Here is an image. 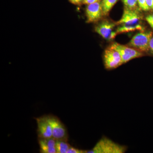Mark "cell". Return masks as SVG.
<instances>
[{
  "instance_id": "cell-1",
  "label": "cell",
  "mask_w": 153,
  "mask_h": 153,
  "mask_svg": "<svg viewBox=\"0 0 153 153\" xmlns=\"http://www.w3.org/2000/svg\"><path fill=\"white\" fill-rule=\"evenodd\" d=\"M127 147L119 144L111 140L103 137L97 143L94 147L87 151L89 153H123L126 152Z\"/></svg>"
},
{
  "instance_id": "cell-2",
  "label": "cell",
  "mask_w": 153,
  "mask_h": 153,
  "mask_svg": "<svg viewBox=\"0 0 153 153\" xmlns=\"http://www.w3.org/2000/svg\"><path fill=\"white\" fill-rule=\"evenodd\" d=\"M47 117L52 127V137L56 140L68 141V135L67 128L60 119L52 114L48 115Z\"/></svg>"
},
{
  "instance_id": "cell-3",
  "label": "cell",
  "mask_w": 153,
  "mask_h": 153,
  "mask_svg": "<svg viewBox=\"0 0 153 153\" xmlns=\"http://www.w3.org/2000/svg\"><path fill=\"white\" fill-rule=\"evenodd\" d=\"M152 36V32L137 33L133 37L128 46L142 52H147L150 49V41Z\"/></svg>"
},
{
  "instance_id": "cell-4",
  "label": "cell",
  "mask_w": 153,
  "mask_h": 153,
  "mask_svg": "<svg viewBox=\"0 0 153 153\" xmlns=\"http://www.w3.org/2000/svg\"><path fill=\"white\" fill-rule=\"evenodd\" d=\"M110 47L115 49L120 53L123 64L134 58L141 57L144 55L143 53L139 50L128 46L127 47L121 45L116 42L113 43Z\"/></svg>"
},
{
  "instance_id": "cell-5",
  "label": "cell",
  "mask_w": 153,
  "mask_h": 153,
  "mask_svg": "<svg viewBox=\"0 0 153 153\" xmlns=\"http://www.w3.org/2000/svg\"><path fill=\"white\" fill-rule=\"evenodd\" d=\"M103 61L105 67L108 70L117 68L123 64L120 53L110 46L105 50Z\"/></svg>"
},
{
  "instance_id": "cell-6",
  "label": "cell",
  "mask_w": 153,
  "mask_h": 153,
  "mask_svg": "<svg viewBox=\"0 0 153 153\" xmlns=\"http://www.w3.org/2000/svg\"><path fill=\"white\" fill-rule=\"evenodd\" d=\"M139 8L131 9L125 7L123 15L120 21L116 22V25L134 26L140 25L141 16Z\"/></svg>"
},
{
  "instance_id": "cell-7",
  "label": "cell",
  "mask_w": 153,
  "mask_h": 153,
  "mask_svg": "<svg viewBox=\"0 0 153 153\" xmlns=\"http://www.w3.org/2000/svg\"><path fill=\"white\" fill-rule=\"evenodd\" d=\"M116 25V23L103 20L95 26L94 30L104 39L112 40L117 34L116 31H113Z\"/></svg>"
},
{
  "instance_id": "cell-8",
  "label": "cell",
  "mask_w": 153,
  "mask_h": 153,
  "mask_svg": "<svg viewBox=\"0 0 153 153\" xmlns=\"http://www.w3.org/2000/svg\"><path fill=\"white\" fill-rule=\"evenodd\" d=\"M87 23H97L102 19L103 16L101 1L87 5L85 9Z\"/></svg>"
},
{
  "instance_id": "cell-9",
  "label": "cell",
  "mask_w": 153,
  "mask_h": 153,
  "mask_svg": "<svg viewBox=\"0 0 153 153\" xmlns=\"http://www.w3.org/2000/svg\"><path fill=\"white\" fill-rule=\"evenodd\" d=\"M37 124V134L39 138L52 137V127L47 119V115L35 118Z\"/></svg>"
},
{
  "instance_id": "cell-10",
  "label": "cell",
  "mask_w": 153,
  "mask_h": 153,
  "mask_svg": "<svg viewBox=\"0 0 153 153\" xmlns=\"http://www.w3.org/2000/svg\"><path fill=\"white\" fill-rule=\"evenodd\" d=\"M38 143L40 153H57L56 145L57 140L53 137L49 138H39Z\"/></svg>"
},
{
  "instance_id": "cell-11",
  "label": "cell",
  "mask_w": 153,
  "mask_h": 153,
  "mask_svg": "<svg viewBox=\"0 0 153 153\" xmlns=\"http://www.w3.org/2000/svg\"><path fill=\"white\" fill-rule=\"evenodd\" d=\"M119 0H101V4L104 16H108L110 11Z\"/></svg>"
},
{
  "instance_id": "cell-12",
  "label": "cell",
  "mask_w": 153,
  "mask_h": 153,
  "mask_svg": "<svg viewBox=\"0 0 153 153\" xmlns=\"http://www.w3.org/2000/svg\"><path fill=\"white\" fill-rule=\"evenodd\" d=\"M136 30H141L143 31L144 28L140 25H136L134 26H124V25H120L116 30L117 34H120L127 32H132L135 31Z\"/></svg>"
},
{
  "instance_id": "cell-13",
  "label": "cell",
  "mask_w": 153,
  "mask_h": 153,
  "mask_svg": "<svg viewBox=\"0 0 153 153\" xmlns=\"http://www.w3.org/2000/svg\"><path fill=\"white\" fill-rule=\"evenodd\" d=\"M71 146L67 141L63 140H57L56 148L57 153H67Z\"/></svg>"
},
{
  "instance_id": "cell-14",
  "label": "cell",
  "mask_w": 153,
  "mask_h": 153,
  "mask_svg": "<svg viewBox=\"0 0 153 153\" xmlns=\"http://www.w3.org/2000/svg\"><path fill=\"white\" fill-rule=\"evenodd\" d=\"M125 7L131 9H138L137 7V0H122Z\"/></svg>"
},
{
  "instance_id": "cell-15",
  "label": "cell",
  "mask_w": 153,
  "mask_h": 153,
  "mask_svg": "<svg viewBox=\"0 0 153 153\" xmlns=\"http://www.w3.org/2000/svg\"><path fill=\"white\" fill-rule=\"evenodd\" d=\"M137 2L139 8L140 10L145 11V12L150 11L147 4L146 0H137Z\"/></svg>"
},
{
  "instance_id": "cell-16",
  "label": "cell",
  "mask_w": 153,
  "mask_h": 153,
  "mask_svg": "<svg viewBox=\"0 0 153 153\" xmlns=\"http://www.w3.org/2000/svg\"><path fill=\"white\" fill-rule=\"evenodd\" d=\"M87 151L79 149L77 148L73 147L71 146L68 150L67 153H87Z\"/></svg>"
},
{
  "instance_id": "cell-17",
  "label": "cell",
  "mask_w": 153,
  "mask_h": 153,
  "mask_svg": "<svg viewBox=\"0 0 153 153\" xmlns=\"http://www.w3.org/2000/svg\"><path fill=\"white\" fill-rule=\"evenodd\" d=\"M146 20L153 29V13L148 15L146 17Z\"/></svg>"
},
{
  "instance_id": "cell-18",
  "label": "cell",
  "mask_w": 153,
  "mask_h": 153,
  "mask_svg": "<svg viewBox=\"0 0 153 153\" xmlns=\"http://www.w3.org/2000/svg\"><path fill=\"white\" fill-rule=\"evenodd\" d=\"M69 2L75 5H81L83 4L84 0H68Z\"/></svg>"
},
{
  "instance_id": "cell-19",
  "label": "cell",
  "mask_w": 153,
  "mask_h": 153,
  "mask_svg": "<svg viewBox=\"0 0 153 153\" xmlns=\"http://www.w3.org/2000/svg\"><path fill=\"white\" fill-rule=\"evenodd\" d=\"M146 3L149 10L153 12V0H146Z\"/></svg>"
},
{
  "instance_id": "cell-20",
  "label": "cell",
  "mask_w": 153,
  "mask_h": 153,
  "mask_svg": "<svg viewBox=\"0 0 153 153\" xmlns=\"http://www.w3.org/2000/svg\"><path fill=\"white\" fill-rule=\"evenodd\" d=\"M101 0H84L83 4H93V3L100 1Z\"/></svg>"
},
{
  "instance_id": "cell-21",
  "label": "cell",
  "mask_w": 153,
  "mask_h": 153,
  "mask_svg": "<svg viewBox=\"0 0 153 153\" xmlns=\"http://www.w3.org/2000/svg\"><path fill=\"white\" fill-rule=\"evenodd\" d=\"M150 49L152 52H153V38H151L149 44Z\"/></svg>"
}]
</instances>
